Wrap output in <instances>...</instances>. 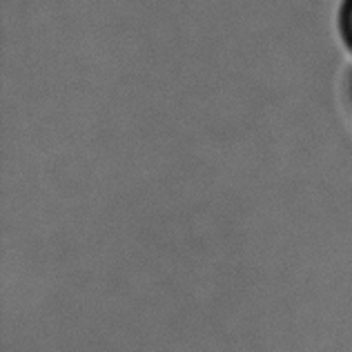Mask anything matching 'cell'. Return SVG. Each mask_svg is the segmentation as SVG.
I'll return each mask as SVG.
<instances>
[{
	"label": "cell",
	"mask_w": 352,
	"mask_h": 352,
	"mask_svg": "<svg viewBox=\"0 0 352 352\" xmlns=\"http://www.w3.org/2000/svg\"><path fill=\"white\" fill-rule=\"evenodd\" d=\"M341 32H344V38L352 50V0H346L344 9H341Z\"/></svg>",
	"instance_id": "6da1fadb"
}]
</instances>
